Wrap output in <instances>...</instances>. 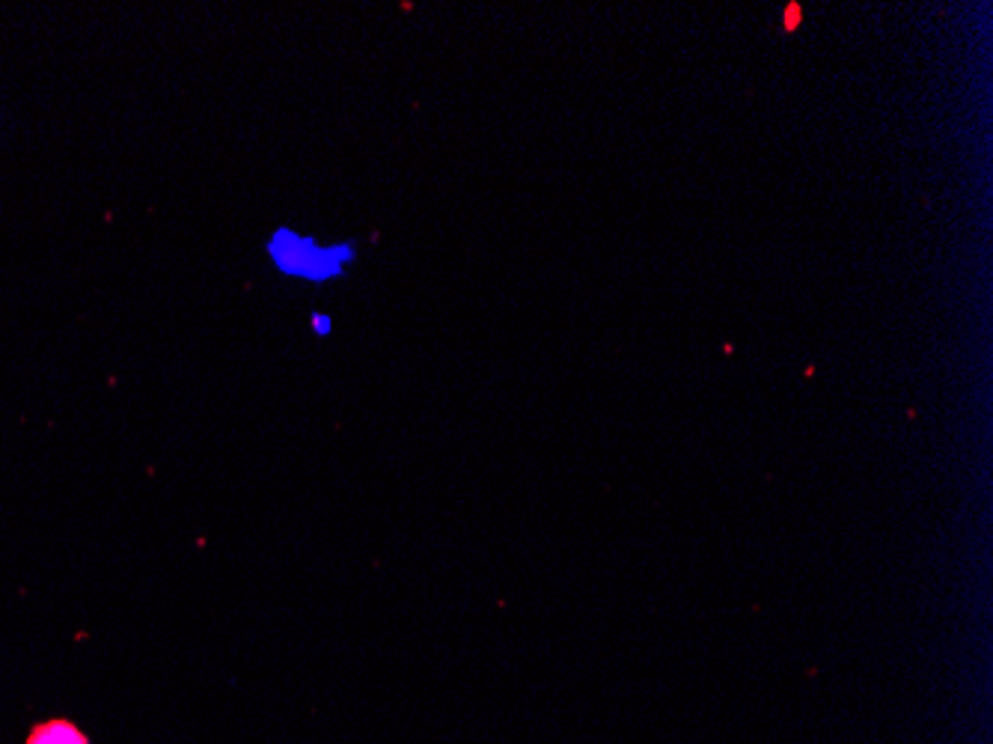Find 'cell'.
<instances>
[{
    "label": "cell",
    "mask_w": 993,
    "mask_h": 744,
    "mask_svg": "<svg viewBox=\"0 0 993 744\" xmlns=\"http://www.w3.org/2000/svg\"><path fill=\"white\" fill-rule=\"evenodd\" d=\"M24 744H90V735L66 718H54V721H42L33 726Z\"/></svg>",
    "instance_id": "6da1fadb"
}]
</instances>
